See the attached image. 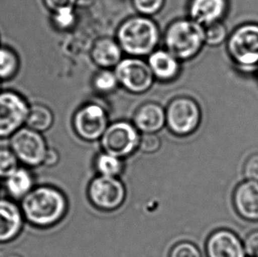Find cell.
<instances>
[{
    "mask_svg": "<svg viewBox=\"0 0 258 257\" xmlns=\"http://www.w3.org/2000/svg\"><path fill=\"white\" fill-rule=\"evenodd\" d=\"M4 257H23L21 254H15V253H11V254H7V255H5Z\"/></svg>",
    "mask_w": 258,
    "mask_h": 257,
    "instance_id": "cell-34",
    "label": "cell"
},
{
    "mask_svg": "<svg viewBox=\"0 0 258 257\" xmlns=\"http://www.w3.org/2000/svg\"><path fill=\"white\" fill-rule=\"evenodd\" d=\"M164 40L167 50L178 60L191 59L206 43L205 27L191 19L178 20L168 27Z\"/></svg>",
    "mask_w": 258,
    "mask_h": 257,
    "instance_id": "cell-3",
    "label": "cell"
},
{
    "mask_svg": "<svg viewBox=\"0 0 258 257\" xmlns=\"http://www.w3.org/2000/svg\"><path fill=\"white\" fill-rule=\"evenodd\" d=\"M30 104L18 91L0 92V139H9L26 125Z\"/></svg>",
    "mask_w": 258,
    "mask_h": 257,
    "instance_id": "cell-5",
    "label": "cell"
},
{
    "mask_svg": "<svg viewBox=\"0 0 258 257\" xmlns=\"http://www.w3.org/2000/svg\"><path fill=\"white\" fill-rule=\"evenodd\" d=\"M161 146V139L156 133H142L140 137L139 149L147 154L158 152Z\"/></svg>",
    "mask_w": 258,
    "mask_h": 257,
    "instance_id": "cell-28",
    "label": "cell"
},
{
    "mask_svg": "<svg viewBox=\"0 0 258 257\" xmlns=\"http://www.w3.org/2000/svg\"><path fill=\"white\" fill-rule=\"evenodd\" d=\"M20 205L25 221L38 228L55 226L66 217L68 210L67 197L51 186L35 187Z\"/></svg>",
    "mask_w": 258,
    "mask_h": 257,
    "instance_id": "cell-1",
    "label": "cell"
},
{
    "mask_svg": "<svg viewBox=\"0 0 258 257\" xmlns=\"http://www.w3.org/2000/svg\"><path fill=\"white\" fill-rule=\"evenodd\" d=\"M19 167L20 161L10 147H0V180H5Z\"/></svg>",
    "mask_w": 258,
    "mask_h": 257,
    "instance_id": "cell-24",
    "label": "cell"
},
{
    "mask_svg": "<svg viewBox=\"0 0 258 257\" xmlns=\"http://www.w3.org/2000/svg\"><path fill=\"white\" fill-rule=\"evenodd\" d=\"M165 0H133L136 10L144 16L157 14L164 5Z\"/></svg>",
    "mask_w": 258,
    "mask_h": 257,
    "instance_id": "cell-29",
    "label": "cell"
},
{
    "mask_svg": "<svg viewBox=\"0 0 258 257\" xmlns=\"http://www.w3.org/2000/svg\"><path fill=\"white\" fill-rule=\"evenodd\" d=\"M229 7L228 0H190V19L204 27L223 19Z\"/></svg>",
    "mask_w": 258,
    "mask_h": 257,
    "instance_id": "cell-15",
    "label": "cell"
},
{
    "mask_svg": "<svg viewBox=\"0 0 258 257\" xmlns=\"http://www.w3.org/2000/svg\"><path fill=\"white\" fill-rule=\"evenodd\" d=\"M160 40V30L153 20L137 16L126 20L118 28L117 42L124 52L141 56L154 52Z\"/></svg>",
    "mask_w": 258,
    "mask_h": 257,
    "instance_id": "cell-2",
    "label": "cell"
},
{
    "mask_svg": "<svg viewBox=\"0 0 258 257\" xmlns=\"http://www.w3.org/2000/svg\"><path fill=\"white\" fill-rule=\"evenodd\" d=\"M24 216L21 205L11 198H0V245L11 243L24 228Z\"/></svg>",
    "mask_w": 258,
    "mask_h": 257,
    "instance_id": "cell-12",
    "label": "cell"
},
{
    "mask_svg": "<svg viewBox=\"0 0 258 257\" xmlns=\"http://www.w3.org/2000/svg\"><path fill=\"white\" fill-rule=\"evenodd\" d=\"M148 65L154 77L162 81H170L180 72V62L167 49H158L150 54Z\"/></svg>",
    "mask_w": 258,
    "mask_h": 257,
    "instance_id": "cell-18",
    "label": "cell"
},
{
    "mask_svg": "<svg viewBox=\"0 0 258 257\" xmlns=\"http://www.w3.org/2000/svg\"><path fill=\"white\" fill-rule=\"evenodd\" d=\"M59 161V154L56 152V150L52 148H49L46 153L44 161H43V166L45 167H52L56 166V164Z\"/></svg>",
    "mask_w": 258,
    "mask_h": 257,
    "instance_id": "cell-33",
    "label": "cell"
},
{
    "mask_svg": "<svg viewBox=\"0 0 258 257\" xmlns=\"http://www.w3.org/2000/svg\"><path fill=\"white\" fill-rule=\"evenodd\" d=\"M108 115L104 108L89 103L80 108L74 115V127L77 135L86 141L101 139L108 128Z\"/></svg>",
    "mask_w": 258,
    "mask_h": 257,
    "instance_id": "cell-11",
    "label": "cell"
},
{
    "mask_svg": "<svg viewBox=\"0 0 258 257\" xmlns=\"http://www.w3.org/2000/svg\"><path fill=\"white\" fill-rule=\"evenodd\" d=\"M43 2L49 10L55 13L64 7H74L77 0H43Z\"/></svg>",
    "mask_w": 258,
    "mask_h": 257,
    "instance_id": "cell-32",
    "label": "cell"
},
{
    "mask_svg": "<svg viewBox=\"0 0 258 257\" xmlns=\"http://www.w3.org/2000/svg\"><path fill=\"white\" fill-rule=\"evenodd\" d=\"M228 38L226 26L221 22H214L205 27V41L207 45L217 47L221 45Z\"/></svg>",
    "mask_w": 258,
    "mask_h": 257,
    "instance_id": "cell-23",
    "label": "cell"
},
{
    "mask_svg": "<svg viewBox=\"0 0 258 257\" xmlns=\"http://www.w3.org/2000/svg\"><path fill=\"white\" fill-rule=\"evenodd\" d=\"M134 125L142 133H157L166 125V110L161 105L147 102L137 109Z\"/></svg>",
    "mask_w": 258,
    "mask_h": 257,
    "instance_id": "cell-16",
    "label": "cell"
},
{
    "mask_svg": "<svg viewBox=\"0 0 258 257\" xmlns=\"http://www.w3.org/2000/svg\"><path fill=\"white\" fill-rule=\"evenodd\" d=\"M140 132L134 124L125 121L109 124L101 138V145L105 153L118 158H126L139 149Z\"/></svg>",
    "mask_w": 258,
    "mask_h": 257,
    "instance_id": "cell-8",
    "label": "cell"
},
{
    "mask_svg": "<svg viewBox=\"0 0 258 257\" xmlns=\"http://www.w3.org/2000/svg\"><path fill=\"white\" fill-rule=\"evenodd\" d=\"M9 147L20 163L33 168L43 165L48 146L41 132L24 126L9 139Z\"/></svg>",
    "mask_w": 258,
    "mask_h": 257,
    "instance_id": "cell-6",
    "label": "cell"
},
{
    "mask_svg": "<svg viewBox=\"0 0 258 257\" xmlns=\"http://www.w3.org/2000/svg\"><path fill=\"white\" fill-rule=\"evenodd\" d=\"M233 203L235 212L241 218L258 221V181H241L234 188Z\"/></svg>",
    "mask_w": 258,
    "mask_h": 257,
    "instance_id": "cell-14",
    "label": "cell"
},
{
    "mask_svg": "<svg viewBox=\"0 0 258 257\" xmlns=\"http://www.w3.org/2000/svg\"><path fill=\"white\" fill-rule=\"evenodd\" d=\"M122 51L118 42L113 39L101 38L94 43L92 49V59L102 69H109L121 62Z\"/></svg>",
    "mask_w": 258,
    "mask_h": 257,
    "instance_id": "cell-19",
    "label": "cell"
},
{
    "mask_svg": "<svg viewBox=\"0 0 258 257\" xmlns=\"http://www.w3.org/2000/svg\"><path fill=\"white\" fill-rule=\"evenodd\" d=\"M227 51L233 63L249 72L258 68V24L248 22L238 26L228 35Z\"/></svg>",
    "mask_w": 258,
    "mask_h": 257,
    "instance_id": "cell-4",
    "label": "cell"
},
{
    "mask_svg": "<svg viewBox=\"0 0 258 257\" xmlns=\"http://www.w3.org/2000/svg\"><path fill=\"white\" fill-rule=\"evenodd\" d=\"M87 194L95 208L102 212H113L125 201L126 188L117 177L98 175L90 181Z\"/></svg>",
    "mask_w": 258,
    "mask_h": 257,
    "instance_id": "cell-9",
    "label": "cell"
},
{
    "mask_svg": "<svg viewBox=\"0 0 258 257\" xmlns=\"http://www.w3.org/2000/svg\"><path fill=\"white\" fill-rule=\"evenodd\" d=\"M118 80L114 72L102 69L94 77V86L101 93H110L118 86Z\"/></svg>",
    "mask_w": 258,
    "mask_h": 257,
    "instance_id": "cell-25",
    "label": "cell"
},
{
    "mask_svg": "<svg viewBox=\"0 0 258 257\" xmlns=\"http://www.w3.org/2000/svg\"><path fill=\"white\" fill-rule=\"evenodd\" d=\"M207 257H247L243 240L234 231L219 229L207 238Z\"/></svg>",
    "mask_w": 258,
    "mask_h": 257,
    "instance_id": "cell-13",
    "label": "cell"
},
{
    "mask_svg": "<svg viewBox=\"0 0 258 257\" xmlns=\"http://www.w3.org/2000/svg\"><path fill=\"white\" fill-rule=\"evenodd\" d=\"M21 57L11 46L0 45V81L14 80L21 69Z\"/></svg>",
    "mask_w": 258,
    "mask_h": 257,
    "instance_id": "cell-20",
    "label": "cell"
},
{
    "mask_svg": "<svg viewBox=\"0 0 258 257\" xmlns=\"http://www.w3.org/2000/svg\"><path fill=\"white\" fill-rule=\"evenodd\" d=\"M2 82H1V81H0V92H1V91L3 90V88H2Z\"/></svg>",
    "mask_w": 258,
    "mask_h": 257,
    "instance_id": "cell-35",
    "label": "cell"
},
{
    "mask_svg": "<svg viewBox=\"0 0 258 257\" xmlns=\"http://www.w3.org/2000/svg\"><path fill=\"white\" fill-rule=\"evenodd\" d=\"M3 181L8 198L16 202H21L35 188L34 175L25 166H20Z\"/></svg>",
    "mask_w": 258,
    "mask_h": 257,
    "instance_id": "cell-17",
    "label": "cell"
},
{
    "mask_svg": "<svg viewBox=\"0 0 258 257\" xmlns=\"http://www.w3.org/2000/svg\"><path fill=\"white\" fill-rule=\"evenodd\" d=\"M53 122L54 115L52 111L47 106L41 103L30 105L26 122L27 127L42 133L50 128Z\"/></svg>",
    "mask_w": 258,
    "mask_h": 257,
    "instance_id": "cell-21",
    "label": "cell"
},
{
    "mask_svg": "<svg viewBox=\"0 0 258 257\" xmlns=\"http://www.w3.org/2000/svg\"><path fill=\"white\" fill-rule=\"evenodd\" d=\"M53 14V21L57 28L67 29L74 26L75 22L74 7H64Z\"/></svg>",
    "mask_w": 258,
    "mask_h": 257,
    "instance_id": "cell-26",
    "label": "cell"
},
{
    "mask_svg": "<svg viewBox=\"0 0 258 257\" xmlns=\"http://www.w3.org/2000/svg\"><path fill=\"white\" fill-rule=\"evenodd\" d=\"M94 165L99 175L109 177H117L124 168L122 159L105 152L96 157Z\"/></svg>",
    "mask_w": 258,
    "mask_h": 257,
    "instance_id": "cell-22",
    "label": "cell"
},
{
    "mask_svg": "<svg viewBox=\"0 0 258 257\" xmlns=\"http://www.w3.org/2000/svg\"><path fill=\"white\" fill-rule=\"evenodd\" d=\"M242 174L245 180L258 181V153H253L245 161Z\"/></svg>",
    "mask_w": 258,
    "mask_h": 257,
    "instance_id": "cell-30",
    "label": "cell"
},
{
    "mask_svg": "<svg viewBox=\"0 0 258 257\" xmlns=\"http://www.w3.org/2000/svg\"><path fill=\"white\" fill-rule=\"evenodd\" d=\"M169 257H202L199 247L189 241H181L172 247Z\"/></svg>",
    "mask_w": 258,
    "mask_h": 257,
    "instance_id": "cell-27",
    "label": "cell"
},
{
    "mask_svg": "<svg viewBox=\"0 0 258 257\" xmlns=\"http://www.w3.org/2000/svg\"><path fill=\"white\" fill-rule=\"evenodd\" d=\"M119 84L133 94H142L153 86L154 75L148 63L139 57L121 60L115 66Z\"/></svg>",
    "mask_w": 258,
    "mask_h": 257,
    "instance_id": "cell-10",
    "label": "cell"
},
{
    "mask_svg": "<svg viewBox=\"0 0 258 257\" xmlns=\"http://www.w3.org/2000/svg\"><path fill=\"white\" fill-rule=\"evenodd\" d=\"M0 45H1V35H0Z\"/></svg>",
    "mask_w": 258,
    "mask_h": 257,
    "instance_id": "cell-36",
    "label": "cell"
},
{
    "mask_svg": "<svg viewBox=\"0 0 258 257\" xmlns=\"http://www.w3.org/2000/svg\"><path fill=\"white\" fill-rule=\"evenodd\" d=\"M246 254L249 257H258V230L248 233L243 240Z\"/></svg>",
    "mask_w": 258,
    "mask_h": 257,
    "instance_id": "cell-31",
    "label": "cell"
},
{
    "mask_svg": "<svg viewBox=\"0 0 258 257\" xmlns=\"http://www.w3.org/2000/svg\"><path fill=\"white\" fill-rule=\"evenodd\" d=\"M201 109L197 101L189 97H177L166 109V124L174 135L188 136L199 128Z\"/></svg>",
    "mask_w": 258,
    "mask_h": 257,
    "instance_id": "cell-7",
    "label": "cell"
}]
</instances>
